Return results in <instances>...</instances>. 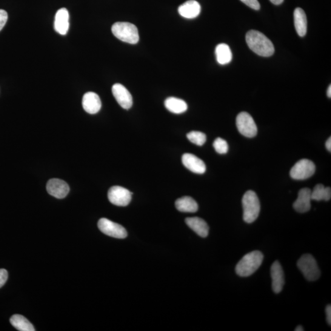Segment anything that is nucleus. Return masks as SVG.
Wrapping results in <instances>:
<instances>
[{
  "label": "nucleus",
  "instance_id": "1",
  "mask_svg": "<svg viewBox=\"0 0 331 331\" xmlns=\"http://www.w3.org/2000/svg\"><path fill=\"white\" fill-rule=\"evenodd\" d=\"M248 46L253 52L262 57H270L274 53L275 48L270 40L258 31L250 30L246 35Z\"/></svg>",
  "mask_w": 331,
  "mask_h": 331
},
{
  "label": "nucleus",
  "instance_id": "2",
  "mask_svg": "<svg viewBox=\"0 0 331 331\" xmlns=\"http://www.w3.org/2000/svg\"><path fill=\"white\" fill-rule=\"evenodd\" d=\"M263 259V254L258 250L246 254L236 265L237 274L242 278L252 275L261 266Z\"/></svg>",
  "mask_w": 331,
  "mask_h": 331
},
{
  "label": "nucleus",
  "instance_id": "3",
  "mask_svg": "<svg viewBox=\"0 0 331 331\" xmlns=\"http://www.w3.org/2000/svg\"><path fill=\"white\" fill-rule=\"evenodd\" d=\"M244 220L247 224H252L258 218L260 212V202L255 192L248 190L242 198Z\"/></svg>",
  "mask_w": 331,
  "mask_h": 331
},
{
  "label": "nucleus",
  "instance_id": "4",
  "mask_svg": "<svg viewBox=\"0 0 331 331\" xmlns=\"http://www.w3.org/2000/svg\"><path fill=\"white\" fill-rule=\"evenodd\" d=\"M112 32L117 38L131 44L138 43L139 35L138 28L129 22H116L113 25Z\"/></svg>",
  "mask_w": 331,
  "mask_h": 331
},
{
  "label": "nucleus",
  "instance_id": "5",
  "mask_svg": "<svg viewBox=\"0 0 331 331\" xmlns=\"http://www.w3.org/2000/svg\"><path fill=\"white\" fill-rule=\"evenodd\" d=\"M298 267L303 273L305 279L309 281H315L320 277L321 272L317 262L310 254H305L298 261Z\"/></svg>",
  "mask_w": 331,
  "mask_h": 331
},
{
  "label": "nucleus",
  "instance_id": "6",
  "mask_svg": "<svg viewBox=\"0 0 331 331\" xmlns=\"http://www.w3.org/2000/svg\"><path fill=\"white\" fill-rule=\"evenodd\" d=\"M236 125L239 133L247 138H253L257 135V127L249 114L242 112L236 118Z\"/></svg>",
  "mask_w": 331,
  "mask_h": 331
},
{
  "label": "nucleus",
  "instance_id": "7",
  "mask_svg": "<svg viewBox=\"0 0 331 331\" xmlns=\"http://www.w3.org/2000/svg\"><path fill=\"white\" fill-rule=\"evenodd\" d=\"M315 172V165L307 159H301L294 165L290 176L295 180H305L312 177Z\"/></svg>",
  "mask_w": 331,
  "mask_h": 331
},
{
  "label": "nucleus",
  "instance_id": "8",
  "mask_svg": "<svg viewBox=\"0 0 331 331\" xmlns=\"http://www.w3.org/2000/svg\"><path fill=\"white\" fill-rule=\"evenodd\" d=\"M98 227L102 233L114 238L124 239L127 237V230L122 225L109 220L101 218L98 223Z\"/></svg>",
  "mask_w": 331,
  "mask_h": 331
},
{
  "label": "nucleus",
  "instance_id": "9",
  "mask_svg": "<svg viewBox=\"0 0 331 331\" xmlns=\"http://www.w3.org/2000/svg\"><path fill=\"white\" fill-rule=\"evenodd\" d=\"M129 190L124 187L114 186L108 192V199L111 203L118 206H127L131 200V195Z\"/></svg>",
  "mask_w": 331,
  "mask_h": 331
},
{
  "label": "nucleus",
  "instance_id": "10",
  "mask_svg": "<svg viewBox=\"0 0 331 331\" xmlns=\"http://www.w3.org/2000/svg\"><path fill=\"white\" fill-rule=\"evenodd\" d=\"M114 98L122 108L129 109L133 105V98L129 91L121 84H114L112 88Z\"/></svg>",
  "mask_w": 331,
  "mask_h": 331
},
{
  "label": "nucleus",
  "instance_id": "11",
  "mask_svg": "<svg viewBox=\"0 0 331 331\" xmlns=\"http://www.w3.org/2000/svg\"><path fill=\"white\" fill-rule=\"evenodd\" d=\"M46 189L48 194L58 199L65 198L70 192L69 185L63 180L59 179L49 180Z\"/></svg>",
  "mask_w": 331,
  "mask_h": 331
},
{
  "label": "nucleus",
  "instance_id": "12",
  "mask_svg": "<svg viewBox=\"0 0 331 331\" xmlns=\"http://www.w3.org/2000/svg\"><path fill=\"white\" fill-rule=\"evenodd\" d=\"M270 273L273 292L276 294L281 293L285 285V278L283 268L278 261H275L272 264Z\"/></svg>",
  "mask_w": 331,
  "mask_h": 331
},
{
  "label": "nucleus",
  "instance_id": "13",
  "mask_svg": "<svg viewBox=\"0 0 331 331\" xmlns=\"http://www.w3.org/2000/svg\"><path fill=\"white\" fill-rule=\"evenodd\" d=\"M182 161L184 167L194 173L202 175L206 170V167L204 161L193 154H184Z\"/></svg>",
  "mask_w": 331,
  "mask_h": 331
},
{
  "label": "nucleus",
  "instance_id": "14",
  "mask_svg": "<svg viewBox=\"0 0 331 331\" xmlns=\"http://www.w3.org/2000/svg\"><path fill=\"white\" fill-rule=\"evenodd\" d=\"M311 193L312 190L309 188H302L298 193V197L294 202L293 207L297 212L305 213L309 211L311 208Z\"/></svg>",
  "mask_w": 331,
  "mask_h": 331
},
{
  "label": "nucleus",
  "instance_id": "15",
  "mask_svg": "<svg viewBox=\"0 0 331 331\" xmlns=\"http://www.w3.org/2000/svg\"><path fill=\"white\" fill-rule=\"evenodd\" d=\"M82 106L85 112L90 114H95L101 109V99L96 93L87 92L83 96Z\"/></svg>",
  "mask_w": 331,
  "mask_h": 331
},
{
  "label": "nucleus",
  "instance_id": "16",
  "mask_svg": "<svg viewBox=\"0 0 331 331\" xmlns=\"http://www.w3.org/2000/svg\"><path fill=\"white\" fill-rule=\"evenodd\" d=\"M69 13L66 8H62L57 11L54 23V28L57 33L62 35H67L70 27Z\"/></svg>",
  "mask_w": 331,
  "mask_h": 331
},
{
  "label": "nucleus",
  "instance_id": "17",
  "mask_svg": "<svg viewBox=\"0 0 331 331\" xmlns=\"http://www.w3.org/2000/svg\"><path fill=\"white\" fill-rule=\"evenodd\" d=\"M201 6L195 0H189L180 6L178 12L181 16L186 19L197 18L201 13Z\"/></svg>",
  "mask_w": 331,
  "mask_h": 331
},
{
  "label": "nucleus",
  "instance_id": "18",
  "mask_svg": "<svg viewBox=\"0 0 331 331\" xmlns=\"http://www.w3.org/2000/svg\"><path fill=\"white\" fill-rule=\"evenodd\" d=\"M188 227L202 238H206L209 235V228L203 219L199 217H191L185 219Z\"/></svg>",
  "mask_w": 331,
  "mask_h": 331
},
{
  "label": "nucleus",
  "instance_id": "19",
  "mask_svg": "<svg viewBox=\"0 0 331 331\" xmlns=\"http://www.w3.org/2000/svg\"><path fill=\"white\" fill-rule=\"evenodd\" d=\"M294 21L298 35L303 37L306 35L307 30V16L304 11L300 8H297L294 11Z\"/></svg>",
  "mask_w": 331,
  "mask_h": 331
},
{
  "label": "nucleus",
  "instance_id": "20",
  "mask_svg": "<svg viewBox=\"0 0 331 331\" xmlns=\"http://www.w3.org/2000/svg\"><path fill=\"white\" fill-rule=\"evenodd\" d=\"M176 207L180 212L195 213L198 210V205L192 198L184 196L176 201Z\"/></svg>",
  "mask_w": 331,
  "mask_h": 331
},
{
  "label": "nucleus",
  "instance_id": "21",
  "mask_svg": "<svg viewBox=\"0 0 331 331\" xmlns=\"http://www.w3.org/2000/svg\"><path fill=\"white\" fill-rule=\"evenodd\" d=\"M164 105L168 111L174 114L184 113L188 109L186 102L175 97H170L165 99Z\"/></svg>",
  "mask_w": 331,
  "mask_h": 331
},
{
  "label": "nucleus",
  "instance_id": "22",
  "mask_svg": "<svg viewBox=\"0 0 331 331\" xmlns=\"http://www.w3.org/2000/svg\"><path fill=\"white\" fill-rule=\"evenodd\" d=\"M215 55L219 64L227 65L232 61V52L229 45L227 44H218L215 48Z\"/></svg>",
  "mask_w": 331,
  "mask_h": 331
},
{
  "label": "nucleus",
  "instance_id": "23",
  "mask_svg": "<svg viewBox=\"0 0 331 331\" xmlns=\"http://www.w3.org/2000/svg\"><path fill=\"white\" fill-rule=\"evenodd\" d=\"M11 324L20 331H35L32 324L28 320V319L24 317V316L21 315H14L11 316L10 319Z\"/></svg>",
  "mask_w": 331,
  "mask_h": 331
},
{
  "label": "nucleus",
  "instance_id": "24",
  "mask_svg": "<svg viewBox=\"0 0 331 331\" xmlns=\"http://www.w3.org/2000/svg\"><path fill=\"white\" fill-rule=\"evenodd\" d=\"M312 200L317 201L330 200L331 198V189L330 187H325L323 185H316L311 193Z\"/></svg>",
  "mask_w": 331,
  "mask_h": 331
},
{
  "label": "nucleus",
  "instance_id": "25",
  "mask_svg": "<svg viewBox=\"0 0 331 331\" xmlns=\"http://www.w3.org/2000/svg\"><path fill=\"white\" fill-rule=\"evenodd\" d=\"M187 137L190 142L199 145V146H202L206 141V136L200 131H191V132L187 134Z\"/></svg>",
  "mask_w": 331,
  "mask_h": 331
},
{
  "label": "nucleus",
  "instance_id": "26",
  "mask_svg": "<svg viewBox=\"0 0 331 331\" xmlns=\"http://www.w3.org/2000/svg\"><path fill=\"white\" fill-rule=\"evenodd\" d=\"M213 145L216 152L219 154L227 153L228 148H229L227 142L220 138H216L214 141Z\"/></svg>",
  "mask_w": 331,
  "mask_h": 331
},
{
  "label": "nucleus",
  "instance_id": "27",
  "mask_svg": "<svg viewBox=\"0 0 331 331\" xmlns=\"http://www.w3.org/2000/svg\"><path fill=\"white\" fill-rule=\"evenodd\" d=\"M241 1L253 10H259L260 9V4L258 0H241Z\"/></svg>",
  "mask_w": 331,
  "mask_h": 331
},
{
  "label": "nucleus",
  "instance_id": "28",
  "mask_svg": "<svg viewBox=\"0 0 331 331\" xmlns=\"http://www.w3.org/2000/svg\"><path fill=\"white\" fill-rule=\"evenodd\" d=\"M8 15L7 11L0 10V31L5 27L8 21Z\"/></svg>",
  "mask_w": 331,
  "mask_h": 331
},
{
  "label": "nucleus",
  "instance_id": "29",
  "mask_svg": "<svg viewBox=\"0 0 331 331\" xmlns=\"http://www.w3.org/2000/svg\"><path fill=\"white\" fill-rule=\"evenodd\" d=\"M8 278L7 270L5 269H0V288H2L6 284Z\"/></svg>",
  "mask_w": 331,
  "mask_h": 331
},
{
  "label": "nucleus",
  "instance_id": "30",
  "mask_svg": "<svg viewBox=\"0 0 331 331\" xmlns=\"http://www.w3.org/2000/svg\"><path fill=\"white\" fill-rule=\"evenodd\" d=\"M326 319L327 324L330 326L331 325V306L330 305H327L326 308Z\"/></svg>",
  "mask_w": 331,
  "mask_h": 331
},
{
  "label": "nucleus",
  "instance_id": "31",
  "mask_svg": "<svg viewBox=\"0 0 331 331\" xmlns=\"http://www.w3.org/2000/svg\"><path fill=\"white\" fill-rule=\"evenodd\" d=\"M326 147L328 151L329 152H331V138H329L327 139V141L326 142Z\"/></svg>",
  "mask_w": 331,
  "mask_h": 331
},
{
  "label": "nucleus",
  "instance_id": "32",
  "mask_svg": "<svg viewBox=\"0 0 331 331\" xmlns=\"http://www.w3.org/2000/svg\"><path fill=\"white\" fill-rule=\"evenodd\" d=\"M271 3H272L273 4L275 5H279L282 4L284 2V0H270Z\"/></svg>",
  "mask_w": 331,
  "mask_h": 331
},
{
  "label": "nucleus",
  "instance_id": "33",
  "mask_svg": "<svg viewBox=\"0 0 331 331\" xmlns=\"http://www.w3.org/2000/svg\"><path fill=\"white\" fill-rule=\"evenodd\" d=\"M327 95L328 96V98H331V86L329 85V88H328L327 91Z\"/></svg>",
  "mask_w": 331,
  "mask_h": 331
},
{
  "label": "nucleus",
  "instance_id": "34",
  "mask_svg": "<svg viewBox=\"0 0 331 331\" xmlns=\"http://www.w3.org/2000/svg\"><path fill=\"white\" fill-rule=\"evenodd\" d=\"M304 329L303 327L301 326V325H299V326H297L295 331H304Z\"/></svg>",
  "mask_w": 331,
  "mask_h": 331
}]
</instances>
